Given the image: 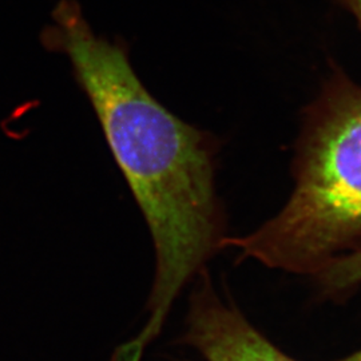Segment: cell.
<instances>
[{"instance_id": "cell-1", "label": "cell", "mask_w": 361, "mask_h": 361, "mask_svg": "<svg viewBox=\"0 0 361 361\" xmlns=\"http://www.w3.org/2000/svg\"><path fill=\"white\" fill-rule=\"evenodd\" d=\"M51 16L42 44L68 58L152 233L155 274L149 317L110 359L141 361L185 285L205 269L226 238L214 186V143L158 102L137 77L126 43L97 35L77 1L61 0Z\"/></svg>"}, {"instance_id": "cell-2", "label": "cell", "mask_w": 361, "mask_h": 361, "mask_svg": "<svg viewBox=\"0 0 361 361\" xmlns=\"http://www.w3.org/2000/svg\"><path fill=\"white\" fill-rule=\"evenodd\" d=\"M279 271L317 276L361 246V86L337 74L307 111L297 145L295 189L276 217L225 238Z\"/></svg>"}, {"instance_id": "cell-4", "label": "cell", "mask_w": 361, "mask_h": 361, "mask_svg": "<svg viewBox=\"0 0 361 361\" xmlns=\"http://www.w3.org/2000/svg\"><path fill=\"white\" fill-rule=\"evenodd\" d=\"M326 296L347 297L361 285V246L334 261L316 276Z\"/></svg>"}, {"instance_id": "cell-6", "label": "cell", "mask_w": 361, "mask_h": 361, "mask_svg": "<svg viewBox=\"0 0 361 361\" xmlns=\"http://www.w3.org/2000/svg\"><path fill=\"white\" fill-rule=\"evenodd\" d=\"M335 361H361V349H359L355 353H352V355L343 357V359H338V360Z\"/></svg>"}, {"instance_id": "cell-5", "label": "cell", "mask_w": 361, "mask_h": 361, "mask_svg": "<svg viewBox=\"0 0 361 361\" xmlns=\"http://www.w3.org/2000/svg\"><path fill=\"white\" fill-rule=\"evenodd\" d=\"M352 13L361 27V0H338Z\"/></svg>"}, {"instance_id": "cell-3", "label": "cell", "mask_w": 361, "mask_h": 361, "mask_svg": "<svg viewBox=\"0 0 361 361\" xmlns=\"http://www.w3.org/2000/svg\"><path fill=\"white\" fill-rule=\"evenodd\" d=\"M194 286L180 343L195 350V361H298L250 323L212 284L207 269Z\"/></svg>"}]
</instances>
